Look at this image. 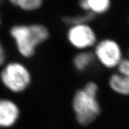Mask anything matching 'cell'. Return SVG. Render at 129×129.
Segmentation results:
<instances>
[{
	"mask_svg": "<svg viewBox=\"0 0 129 129\" xmlns=\"http://www.w3.org/2000/svg\"><path fill=\"white\" fill-rule=\"evenodd\" d=\"M95 59L93 51L90 50L80 51L73 59L74 68L78 72H84L88 70L95 63Z\"/></svg>",
	"mask_w": 129,
	"mask_h": 129,
	"instance_id": "7",
	"label": "cell"
},
{
	"mask_svg": "<svg viewBox=\"0 0 129 129\" xmlns=\"http://www.w3.org/2000/svg\"><path fill=\"white\" fill-rule=\"evenodd\" d=\"M17 51L22 57L29 59L34 56L36 49L49 39V31L41 24H16L9 30Z\"/></svg>",
	"mask_w": 129,
	"mask_h": 129,
	"instance_id": "1",
	"label": "cell"
},
{
	"mask_svg": "<svg viewBox=\"0 0 129 129\" xmlns=\"http://www.w3.org/2000/svg\"><path fill=\"white\" fill-rule=\"evenodd\" d=\"M95 15L92 13L86 12L83 15H78L77 16L65 17L63 19V22L66 24L70 26L77 24H89L92 20L95 19Z\"/></svg>",
	"mask_w": 129,
	"mask_h": 129,
	"instance_id": "10",
	"label": "cell"
},
{
	"mask_svg": "<svg viewBox=\"0 0 129 129\" xmlns=\"http://www.w3.org/2000/svg\"><path fill=\"white\" fill-rule=\"evenodd\" d=\"M7 59V53L4 46L0 42V66H4Z\"/></svg>",
	"mask_w": 129,
	"mask_h": 129,
	"instance_id": "13",
	"label": "cell"
},
{
	"mask_svg": "<svg viewBox=\"0 0 129 129\" xmlns=\"http://www.w3.org/2000/svg\"><path fill=\"white\" fill-rule=\"evenodd\" d=\"M108 84L115 93L124 96L129 95V79L119 73L111 75Z\"/></svg>",
	"mask_w": 129,
	"mask_h": 129,
	"instance_id": "8",
	"label": "cell"
},
{
	"mask_svg": "<svg viewBox=\"0 0 129 129\" xmlns=\"http://www.w3.org/2000/svg\"><path fill=\"white\" fill-rule=\"evenodd\" d=\"M17 7L26 11L37 10L42 6L43 0H9Z\"/></svg>",
	"mask_w": 129,
	"mask_h": 129,
	"instance_id": "11",
	"label": "cell"
},
{
	"mask_svg": "<svg viewBox=\"0 0 129 129\" xmlns=\"http://www.w3.org/2000/svg\"><path fill=\"white\" fill-rule=\"evenodd\" d=\"M67 39L71 46L79 51L89 50L98 41L95 30L89 24L70 26L67 31Z\"/></svg>",
	"mask_w": 129,
	"mask_h": 129,
	"instance_id": "5",
	"label": "cell"
},
{
	"mask_svg": "<svg viewBox=\"0 0 129 129\" xmlns=\"http://www.w3.org/2000/svg\"><path fill=\"white\" fill-rule=\"evenodd\" d=\"M20 115L18 104L9 98L0 99V128H7L16 124Z\"/></svg>",
	"mask_w": 129,
	"mask_h": 129,
	"instance_id": "6",
	"label": "cell"
},
{
	"mask_svg": "<svg viewBox=\"0 0 129 129\" xmlns=\"http://www.w3.org/2000/svg\"><path fill=\"white\" fill-rule=\"evenodd\" d=\"M117 69V73L123 75L129 79V57L124 58L119 63Z\"/></svg>",
	"mask_w": 129,
	"mask_h": 129,
	"instance_id": "12",
	"label": "cell"
},
{
	"mask_svg": "<svg viewBox=\"0 0 129 129\" xmlns=\"http://www.w3.org/2000/svg\"><path fill=\"white\" fill-rule=\"evenodd\" d=\"M0 80L9 91L20 93L30 86L32 75L24 64L19 61H11L4 64L0 73Z\"/></svg>",
	"mask_w": 129,
	"mask_h": 129,
	"instance_id": "3",
	"label": "cell"
},
{
	"mask_svg": "<svg viewBox=\"0 0 129 129\" xmlns=\"http://www.w3.org/2000/svg\"><path fill=\"white\" fill-rule=\"evenodd\" d=\"M80 6L86 12L94 15L105 13L111 6V0H80Z\"/></svg>",
	"mask_w": 129,
	"mask_h": 129,
	"instance_id": "9",
	"label": "cell"
},
{
	"mask_svg": "<svg viewBox=\"0 0 129 129\" xmlns=\"http://www.w3.org/2000/svg\"><path fill=\"white\" fill-rule=\"evenodd\" d=\"M0 1H1V0H0Z\"/></svg>",
	"mask_w": 129,
	"mask_h": 129,
	"instance_id": "15",
	"label": "cell"
},
{
	"mask_svg": "<svg viewBox=\"0 0 129 129\" xmlns=\"http://www.w3.org/2000/svg\"><path fill=\"white\" fill-rule=\"evenodd\" d=\"M0 24H1V17H0Z\"/></svg>",
	"mask_w": 129,
	"mask_h": 129,
	"instance_id": "14",
	"label": "cell"
},
{
	"mask_svg": "<svg viewBox=\"0 0 129 129\" xmlns=\"http://www.w3.org/2000/svg\"><path fill=\"white\" fill-rule=\"evenodd\" d=\"M95 61L108 69L117 68L123 59V52L119 43L111 38L98 41L93 47Z\"/></svg>",
	"mask_w": 129,
	"mask_h": 129,
	"instance_id": "4",
	"label": "cell"
},
{
	"mask_svg": "<svg viewBox=\"0 0 129 129\" xmlns=\"http://www.w3.org/2000/svg\"><path fill=\"white\" fill-rule=\"evenodd\" d=\"M99 86L90 81L75 92L72 99V108L77 122L87 126L100 115L102 109L98 99Z\"/></svg>",
	"mask_w": 129,
	"mask_h": 129,
	"instance_id": "2",
	"label": "cell"
}]
</instances>
